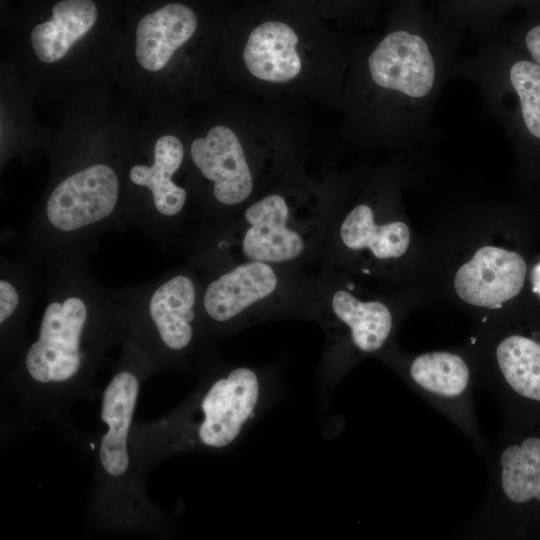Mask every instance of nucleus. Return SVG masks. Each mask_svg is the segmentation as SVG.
<instances>
[{
    "label": "nucleus",
    "instance_id": "16",
    "mask_svg": "<svg viewBox=\"0 0 540 540\" xmlns=\"http://www.w3.org/2000/svg\"><path fill=\"white\" fill-rule=\"evenodd\" d=\"M338 239L351 252L368 251L380 261L403 256L410 244V231L402 221L378 223L368 203L354 206L340 221Z\"/></svg>",
    "mask_w": 540,
    "mask_h": 540
},
{
    "label": "nucleus",
    "instance_id": "3",
    "mask_svg": "<svg viewBox=\"0 0 540 540\" xmlns=\"http://www.w3.org/2000/svg\"><path fill=\"white\" fill-rule=\"evenodd\" d=\"M237 228L241 260L291 266L327 237V212L318 205L269 193L244 207Z\"/></svg>",
    "mask_w": 540,
    "mask_h": 540
},
{
    "label": "nucleus",
    "instance_id": "10",
    "mask_svg": "<svg viewBox=\"0 0 540 540\" xmlns=\"http://www.w3.org/2000/svg\"><path fill=\"white\" fill-rule=\"evenodd\" d=\"M321 294V316L337 329L336 339L350 353L359 357L384 348L394 328L393 314L384 302L362 300L344 288H323Z\"/></svg>",
    "mask_w": 540,
    "mask_h": 540
},
{
    "label": "nucleus",
    "instance_id": "8",
    "mask_svg": "<svg viewBox=\"0 0 540 540\" xmlns=\"http://www.w3.org/2000/svg\"><path fill=\"white\" fill-rule=\"evenodd\" d=\"M261 393L258 373L247 366L236 367L214 381L200 403L199 441L211 448L232 444L254 418Z\"/></svg>",
    "mask_w": 540,
    "mask_h": 540
},
{
    "label": "nucleus",
    "instance_id": "12",
    "mask_svg": "<svg viewBox=\"0 0 540 540\" xmlns=\"http://www.w3.org/2000/svg\"><path fill=\"white\" fill-rule=\"evenodd\" d=\"M190 154L202 175L213 182V195L220 204H246L254 189L253 174L233 130L224 125L212 127L205 137L192 142Z\"/></svg>",
    "mask_w": 540,
    "mask_h": 540
},
{
    "label": "nucleus",
    "instance_id": "15",
    "mask_svg": "<svg viewBox=\"0 0 540 540\" xmlns=\"http://www.w3.org/2000/svg\"><path fill=\"white\" fill-rule=\"evenodd\" d=\"M298 36L287 24L267 21L250 33L243 59L256 78L274 83L287 82L301 71L302 62L296 50Z\"/></svg>",
    "mask_w": 540,
    "mask_h": 540
},
{
    "label": "nucleus",
    "instance_id": "6",
    "mask_svg": "<svg viewBox=\"0 0 540 540\" xmlns=\"http://www.w3.org/2000/svg\"><path fill=\"white\" fill-rule=\"evenodd\" d=\"M289 266L241 260L212 280L203 295L207 316L218 323L248 320L284 303L291 289Z\"/></svg>",
    "mask_w": 540,
    "mask_h": 540
},
{
    "label": "nucleus",
    "instance_id": "19",
    "mask_svg": "<svg viewBox=\"0 0 540 540\" xmlns=\"http://www.w3.org/2000/svg\"><path fill=\"white\" fill-rule=\"evenodd\" d=\"M183 158L184 148L181 141L174 135H164L155 143L153 165H135L129 172L130 180L134 184L151 190L156 209L165 216L180 213L187 199L185 189L172 180Z\"/></svg>",
    "mask_w": 540,
    "mask_h": 540
},
{
    "label": "nucleus",
    "instance_id": "22",
    "mask_svg": "<svg viewBox=\"0 0 540 540\" xmlns=\"http://www.w3.org/2000/svg\"><path fill=\"white\" fill-rule=\"evenodd\" d=\"M532 288L540 296V262L536 264L531 272Z\"/></svg>",
    "mask_w": 540,
    "mask_h": 540
},
{
    "label": "nucleus",
    "instance_id": "13",
    "mask_svg": "<svg viewBox=\"0 0 540 540\" xmlns=\"http://www.w3.org/2000/svg\"><path fill=\"white\" fill-rule=\"evenodd\" d=\"M195 12L182 3H169L146 14L136 30V58L145 70L164 68L174 52L195 33Z\"/></svg>",
    "mask_w": 540,
    "mask_h": 540
},
{
    "label": "nucleus",
    "instance_id": "1",
    "mask_svg": "<svg viewBox=\"0 0 540 540\" xmlns=\"http://www.w3.org/2000/svg\"><path fill=\"white\" fill-rule=\"evenodd\" d=\"M460 46L455 34L413 24L391 30L370 51L367 77L387 96L388 126L398 138L428 135L441 93L456 76Z\"/></svg>",
    "mask_w": 540,
    "mask_h": 540
},
{
    "label": "nucleus",
    "instance_id": "14",
    "mask_svg": "<svg viewBox=\"0 0 540 540\" xmlns=\"http://www.w3.org/2000/svg\"><path fill=\"white\" fill-rule=\"evenodd\" d=\"M139 392L136 376L118 373L104 391L101 419L108 426L102 436L99 457L104 470L111 476L123 475L129 466L127 437Z\"/></svg>",
    "mask_w": 540,
    "mask_h": 540
},
{
    "label": "nucleus",
    "instance_id": "7",
    "mask_svg": "<svg viewBox=\"0 0 540 540\" xmlns=\"http://www.w3.org/2000/svg\"><path fill=\"white\" fill-rule=\"evenodd\" d=\"M87 318L83 300L69 297L53 302L44 312L39 339L28 349L26 368L40 382H62L73 377L81 365L80 340Z\"/></svg>",
    "mask_w": 540,
    "mask_h": 540
},
{
    "label": "nucleus",
    "instance_id": "9",
    "mask_svg": "<svg viewBox=\"0 0 540 540\" xmlns=\"http://www.w3.org/2000/svg\"><path fill=\"white\" fill-rule=\"evenodd\" d=\"M119 182L105 164L91 165L63 180L50 194L46 214L61 231H73L106 218L115 208Z\"/></svg>",
    "mask_w": 540,
    "mask_h": 540
},
{
    "label": "nucleus",
    "instance_id": "2",
    "mask_svg": "<svg viewBox=\"0 0 540 540\" xmlns=\"http://www.w3.org/2000/svg\"><path fill=\"white\" fill-rule=\"evenodd\" d=\"M483 456L488 464L485 492L457 535L514 536L540 516V433L505 429Z\"/></svg>",
    "mask_w": 540,
    "mask_h": 540
},
{
    "label": "nucleus",
    "instance_id": "11",
    "mask_svg": "<svg viewBox=\"0 0 540 540\" xmlns=\"http://www.w3.org/2000/svg\"><path fill=\"white\" fill-rule=\"evenodd\" d=\"M526 272V263L519 253L484 246L457 270L454 288L469 305L497 309L519 294Z\"/></svg>",
    "mask_w": 540,
    "mask_h": 540
},
{
    "label": "nucleus",
    "instance_id": "5",
    "mask_svg": "<svg viewBox=\"0 0 540 540\" xmlns=\"http://www.w3.org/2000/svg\"><path fill=\"white\" fill-rule=\"evenodd\" d=\"M476 371L480 384L511 419L540 411V342L518 333L502 336Z\"/></svg>",
    "mask_w": 540,
    "mask_h": 540
},
{
    "label": "nucleus",
    "instance_id": "17",
    "mask_svg": "<svg viewBox=\"0 0 540 540\" xmlns=\"http://www.w3.org/2000/svg\"><path fill=\"white\" fill-rule=\"evenodd\" d=\"M196 287L186 275H177L159 286L150 303V316L162 342L171 350L188 347L193 339Z\"/></svg>",
    "mask_w": 540,
    "mask_h": 540
},
{
    "label": "nucleus",
    "instance_id": "4",
    "mask_svg": "<svg viewBox=\"0 0 540 540\" xmlns=\"http://www.w3.org/2000/svg\"><path fill=\"white\" fill-rule=\"evenodd\" d=\"M405 383L451 421L483 456L489 443L475 412L476 371L466 357L453 351H431L398 365Z\"/></svg>",
    "mask_w": 540,
    "mask_h": 540
},
{
    "label": "nucleus",
    "instance_id": "21",
    "mask_svg": "<svg viewBox=\"0 0 540 540\" xmlns=\"http://www.w3.org/2000/svg\"><path fill=\"white\" fill-rule=\"evenodd\" d=\"M523 46L529 58L540 65V24L532 26L526 32Z\"/></svg>",
    "mask_w": 540,
    "mask_h": 540
},
{
    "label": "nucleus",
    "instance_id": "18",
    "mask_svg": "<svg viewBox=\"0 0 540 540\" xmlns=\"http://www.w3.org/2000/svg\"><path fill=\"white\" fill-rule=\"evenodd\" d=\"M98 10L92 0H61L52 17L31 32L33 50L44 63L62 59L72 46L94 26Z\"/></svg>",
    "mask_w": 540,
    "mask_h": 540
},
{
    "label": "nucleus",
    "instance_id": "20",
    "mask_svg": "<svg viewBox=\"0 0 540 540\" xmlns=\"http://www.w3.org/2000/svg\"><path fill=\"white\" fill-rule=\"evenodd\" d=\"M19 302V296L9 282L0 281V322L3 323L16 309Z\"/></svg>",
    "mask_w": 540,
    "mask_h": 540
}]
</instances>
